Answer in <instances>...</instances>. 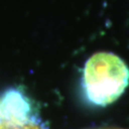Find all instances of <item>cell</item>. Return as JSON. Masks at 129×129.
<instances>
[{
    "mask_svg": "<svg viewBox=\"0 0 129 129\" xmlns=\"http://www.w3.org/2000/svg\"><path fill=\"white\" fill-rule=\"evenodd\" d=\"M0 107L6 124L23 126L38 123L34 103L21 88L6 89L0 95Z\"/></svg>",
    "mask_w": 129,
    "mask_h": 129,
    "instance_id": "obj_2",
    "label": "cell"
},
{
    "mask_svg": "<svg viewBox=\"0 0 129 129\" xmlns=\"http://www.w3.org/2000/svg\"><path fill=\"white\" fill-rule=\"evenodd\" d=\"M129 86V67L120 56L108 52L93 55L83 70L85 98L97 106L116 102Z\"/></svg>",
    "mask_w": 129,
    "mask_h": 129,
    "instance_id": "obj_1",
    "label": "cell"
}]
</instances>
